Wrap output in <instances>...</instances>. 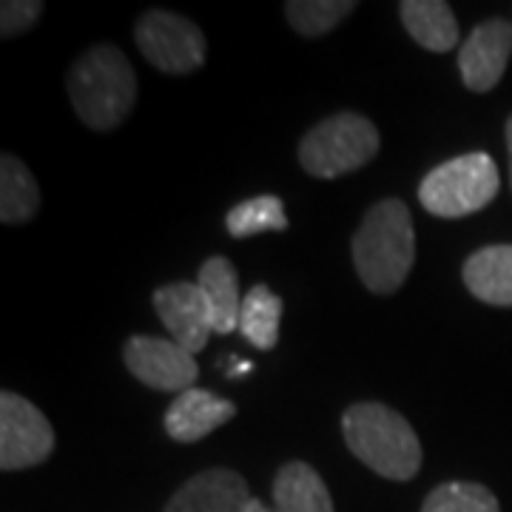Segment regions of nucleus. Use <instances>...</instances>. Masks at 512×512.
Listing matches in <instances>:
<instances>
[{
  "label": "nucleus",
  "instance_id": "obj_1",
  "mask_svg": "<svg viewBox=\"0 0 512 512\" xmlns=\"http://www.w3.org/2000/svg\"><path fill=\"white\" fill-rule=\"evenodd\" d=\"M353 265L367 291L396 293L416 262L413 217L402 200L376 202L353 234Z\"/></svg>",
  "mask_w": 512,
  "mask_h": 512
},
{
  "label": "nucleus",
  "instance_id": "obj_2",
  "mask_svg": "<svg viewBox=\"0 0 512 512\" xmlns=\"http://www.w3.org/2000/svg\"><path fill=\"white\" fill-rule=\"evenodd\" d=\"M69 97L77 117L94 131H111L126 120L137 100V74L128 57L109 43L92 46L74 60Z\"/></svg>",
  "mask_w": 512,
  "mask_h": 512
},
{
  "label": "nucleus",
  "instance_id": "obj_3",
  "mask_svg": "<svg viewBox=\"0 0 512 512\" xmlns=\"http://www.w3.org/2000/svg\"><path fill=\"white\" fill-rule=\"evenodd\" d=\"M342 433L350 453L390 481H410L421 467V441L393 407L359 402L345 410Z\"/></svg>",
  "mask_w": 512,
  "mask_h": 512
},
{
  "label": "nucleus",
  "instance_id": "obj_4",
  "mask_svg": "<svg viewBox=\"0 0 512 512\" xmlns=\"http://www.w3.org/2000/svg\"><path fill=\"white\" fill-rule=\"evenodd\" d=\"M498 188L501 177L493 157L484 151H473L436 165L421 180L419 200L433 217L458 220L487 208L498 197Z\"/></svg>",
  "mask_w": 512,
  "mask_h": 512
},
{
  "label": "nucleus",
  "instance_id": "obj_5",
  "mask_svg": "<svg viewBox=\"0 0 512 512\" xmlns=\"http://www.w3.org/2000/svg\"><path fill=\"white\" fill-rule=\"evenodd\" d=\"M379 131L356 111H339L302 137L299 163L319 180H336L367 165L379 151Z\"/></svg>",
  "mask_w": 512,
  "mask_h": 512
},
{
  "label": "nucleus",
  "instance_id": "obj_6",
  "mask_svg": "<svg viewBox=\"0 0 512 512\" xmlns=\"http://www.w3.org/2000/svg\"><path fill=\"white\" fill-rule=\"evenodd\" d=\"M137 49L165 74H191L205 63V35L194 20L154 9L134 29Z\"/></svg>",
  "mask_w": 512,
  "mask_h": 512
},
{
  "label": "nucleus",
  "instance_id": "obj_7",
  "mask_svg": "<svg viewBox=\"0 0 512 512\" xmlns=\"http://www.w3.org/2000/svg\"><path fill=\"white\" fill-rule=\"evenodd\" d=\"M55 450V430L29 399L12 390L0 393V470L43 464Z\"/></svg>",
  "mask_w": 512,
  "mask_h": 512
},
{
  "label": "nucleus",
  "instance_id": "obj_8",
  "mask_svg": "<svg viewBox=\"0 0 512 512\" xmlns=\"http://www.w3.org/2000/svg\"><path fill=\"white\" fill-rule=\"evenodd\" d=\"M123 359L137 382L165 393H185L197 384L200 376L194 353L180 348L174 339L131 336L123 348Z\"/></svg>",
  "mask_w": 512,
  "mask_h": 512
},
{
  "label": "nucleus",
  "instance_id": "obj_9",
  "mask_svg": "<svg viewBox=\"0 0 512 512\" xmlns=\"http://www.w3.org/2000/svg\"><path fill=\"white\" fill-rule=\"evenodd\" d=\"M512 57V23L490 18L478 23L458 52L461 80L470 92H490L507 72Z\"/></svg>",
  "mask_w": 512,
  "mask_h": 512
},
{
  "label": "nucleus",
  "instance_id": "obj_10",
  "mask_svg": "<svg viewBox=\"0 0 512 512\" xmlns=\"http://www.w3.org/2000/svg\"><path fill=\"white\" fill-rule=\"evenodd\" d=\"M154 311L171 333V339L188 353H200L214 333L211 308L197 282H171L157 288Z\"/></svg>",
  "mask_w": 512,
  "mask_h": 512
},
{
  "label": "nucleus",
  "instance_id": "obj_11",
  "mask_svg": "<svg viewBox=\"0 0 512 512\" xmlns=\"http://www.w3.org/2000/svg\"><path fill=\"white\" fill-rule=\"evenodd\" d=\"M248 504H251V493L245 478L234 470L214 467L188 478L171 495L163 512H245Z\"/></svg>",
  "mask_w": 512,
  "mask_h": 512
},
{
  "label": "nucleus",
  "instance_id": "obj_12",
  "mask_svg": "<svg viewBox=\"0 0 512 512\" xmlns=\"http://www.w3.org/2000/svg\"><path fill=\"white\" fill-rule=\"evenodd\" d=\"M234 416H237V407L228 399L214 396L211 390L191 387L180 393L165 410V433L180 444H194L222 424H228Z\"/></svg>",
  "mask_w": 512,
  "mask_h": 512
},
{
  "label": "nucleus",
  "instance_id": "obj_13",
  "mask_svg": "<svg viewBox=\"0 0 512 512\" xmlns=\"http://www.w3.org/2000/svg\"><path fill=\"white\" fill-rule=\"evenodd\" d=\"M464 285L476 299L512 308V245H487L464 262Z\"/></svg>",
  "mask_w": 512,
  "mask_h": 512
},
{
  "label": "nucleus",
  "instance_id": "obj_14",
  "mask_svg": "<svg viewBox=\"0 0 512 512\" xmlns=\"http://www.w3.org/2000/svg\"><path fill=\"white\" fill-rule=\"evenodd\" d=\"M197 285L208 299L211 308V322L214 333H234L239 328V313H242V299H239V276L231 259L225 256H211L200 268Z\"/></svg>",
  "mask_w": 512,
  "mask_h": 512
},
{
  "label": "nucleus",
  "instance_id": "obj_15",
  "mask_svg": "<svg viewBox=\"0 0 512 512\" xmlns=\"http://www.w3.org/2000/svg\"><path fill=\"white\" fill-rule=\"evenodd\" d=\"M407 35L427 52H450L458 46V23L444 0H404L399 6Z\"/></svg>",
  "mask_w": 512,
  "mask_h": 512
},
{
  "label": "nucleus",
  "instance_id": "obj_16",
  "mask_svg": "<svg viewBox=\"0 0 512 512\" xmlns=\"http://www.w3.org/2000/svg\"><path fill=\"white\" fill-rule=\"evenodd\" d=\"M276 512H333V498L322 476L305 461H288L274 481Z\"/></svg>",
  "mask_w": 512,
  "mask_h": 512
},
{
  "label": "nucleus",
  "instance_id": "obj_17",
  "mask_svg": "<svg viewBox=\"0 0 512 512\" xmlns=\"http://www.w3.org/2000/svg\"><path fill=\"white\" fill-rule=\"evenodd\" d=\"M40 208V188L18 157H0V220L3 225H23Z\"/></svg>",
  "mask_w": 512,
  "mask_h": 512
},
{
  "label": "nucleus",
  "instance_id": "obj_18",
  "mask_svg": "<svg viewBox=\"0 0 512 512\" xmlns=\"http://www.w3.org/2000/svg\"><path fill=\"white\" fill-rule=\"evenodd\" d=\"M279 319H282V299L268 285H254L242 296L239 330L242 336L259 350L276 348L279 339Z\"/></svg>",
  "mask_w": 512,
  "mask_h": 512
},
{
  "label": "nucleus",
  "instance_id": "obj_19",
  "mask_svg": "<svg viewBox=\"0 0 512 512\" xmlns=\"http://www.w3.org/2000/svg\"><path fill=\"white\" fill-rule=\"evenodd\" d=\"M225 228L234 239L256 237L262 231H285L288 228L285 205L274 194H262V197H254V200L239 202L228 211Z\"/></svg>",
  "mask_w": 512,
  "mask_h": 512
},
{
  "label": "nucleus",
  "instance_id": "obj_20",
  "mask_svg": "<svg viewBox=\"0 0 512 512\" xmlns=\"http://www.w3.org/2000/svg\"><path fill=\"white\" fill-rule=\"evenodd\" d=\"M353 9V0H291L285 3V18L299 35L322 37L348 18Z\"/></svg>",
  "mask_w": 512,
  "mask_h": 512
},
{
  "label": "nucleus",
  "instance_id": "obj_21",
  "mask_svg": "<svg viewBox=\"0 0 512 512\" xmlns=\"http://www.w3.org/2000/svg\"><path fill=\"white\" fill-rule=\"evenodd\" d=\"M421 512H501L498 498L473 481H450L427 495Z\"/></svg>",
  "mask_w": 512,
  "mask_h": 512
},
{
  "label": "nucleus",
  "instance_id": "obj_22",
  "mask_svg": "<svg viewBox=\"0 0 512 512\" xmlns=\"http://www.w3.org/2000/svg\"><path fill=\"white\" fill-rule=\"evenodd\" d=\"M43 12L40 0H6L0 6V35L18 37L26 29H32Z\"/></svg>",
  "mask_w": 512,
  "mask_h": 512
},
{
  "label": "nucleus",
  "instance_id": "obj_23",
  "mask_svg": "<svg viewBox=\"0 0 512 512\" xmlns=\"http://www.w3.org/2000/svg\"><path fill=\"white\" fill-rule=\"evenodd\" d=\"M245 512H276V510H268V507H265L262 501H256V498H251V504L245 507Z\"/></svg>",
  "mask_w": 512,
  "mask_h": 512
},
{
  "label": "nucleus",
  "instance_id": "obj_24",
  "mask_svg": "<svg viewBox=\"0 0 512 512\" xmlns=\"http://www.w3.org/2000/svg\"><path fill=\"white\" fill-rule=\"evenodd\" d=\"M507 151H510V180H512V117L507 120Z\"/></svg>",
  "mask_w": 512,
  "mask_h": 512
}]
</instances>
